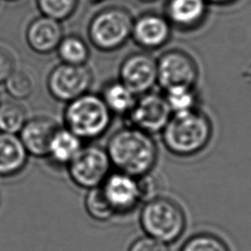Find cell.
I'll use <instances>...</instances> for the list:
<instances>
[{
  "label": "cell",
  "mask_w": 251,
  "mask_h": 251,
  "mask_svg": "<svg viewBox=\"0 0 251 251\" xmlns=\"http://www.w3.org/2000/svg\"><path fill=\"white\" fill-rule=\"evenodd\" d=\"M128 251H169V245L145 235L134 240Z\"/></svg>",
  "instance_id": "cell-26"
},
{
  "label": "cell",
  "mask_w": 251,
  "mask_h": 251,
  "mask_svg": "<svg viewBox=\"0 0 251 251\" xmlns=\"http://www.w3.org/2000/svg\"><path fill=\"white\" fill-rule=\"evenodd\" d=\"M139 222L147 236L168 245L179 239L186 226L181 206L172 198L161 195L145 201Z\"/></svg>",
  "instance_id": "cell-4"
},
{
  "label": "cell",
  "mask_w": 251,
  "mask_h": 251,
  "mask_svg": "<svg viewBox=\"0 0 251 251\" xmlns=\"http://www.w3.org/2000/svg\"><path fill=\"white\" fill-rule=\"evenodd\" d=\"M198 77V65L184 50L170 49L157 59V84L163 90L177 85L195 86Z\"/></svg>",
  "instance_id": "cell-8"
},
{
  "label": "cell",
  "mask_w": 251,
  "mask_h": 251,
  "mask_svg": "<svg viewBox=\"0 0 251 251\" xmlns=\"http://www.w3.org/2000/svg\"><path fill=\"white\" fill-rule=\"evenodd\" d=\"M105 149L116 171L134 177L152 173L159 155L153 136L130 126L113 132Z\"/></svg>",
  "instance_id": "cell-1"
},
{
  "label": "cell",
  "mask_w": 251,
  "mask_h": 251,
  "mask_svg": "<svg viewBox=\"0 0 251 251\" xmlns=\"http://www.w3.org/2000/svg\"><path fill=\"white\" fill-rule=\"evenodd\" d=\"M208 10L205 0H166L163 15L173 28L189 32L202 26Z\"/></svg>",
  "instance_id": "cell-13"
},
{
  "label": "cell",
  "mask_w": 251,
  "mask_h": 251,
  "mask_svg": "<svg viewBox=\"0 0 251 251\" xmlns=\"http://www.w3.org/2000/svg\"><path fill=\"white\" fill-rule=\"evenodd\" d=\"M208 5H214V6H226L229 4H232L236 2L237 0H205Z\"/></svg>",
  "instance_id": "cell-28"
},
{
  "label": "cell",
  "mask_w": 251,
  "mask_h": 251,
  "mask_svg": "<svg viewBox=\"0 0 251 251\" xmlns=\"http://www.w3.org/2000/svg\"><path fill=\"white\" fill-rule=\"evenodd\" d=\"M28 156L19 135L0 131V176L21 173L27 164Z\"/></svg>",
  "instance_id": "cell-16"
},
{
  "label": "cell",
  "mask_w": 251,
  "mask_h": 251,
  "mask_svg": "<svg viewBox=\"0 0 251 251\" xmlns=\"http://www.w3.org/2000/svg\"><path fill=\"white\" fill-rule=\"evenodd\" d=\"M169 153L179 158L193 157L202 152L213 136V124L202 110L174 114L160 132Z\"/></svg>",
  "instance_id": "cell-2"
},
{
  "label": "cell",
  "mask_w": 251,
  "mask_h": 251,
  "mask_svg": "<svg viewBox=\"0 0 251 251\" xmlns=\"http://www.w3.org/2000/svg\"><path fill=\"white\" fill-rule=\"evenodd\" d=\"M83 141L71 130L58 127L52 137L48 157L58 165L67 166L83 146Z\"/></svg>",
  "instance_id": "cell-17"
},
{
  "label": "cell",
  "mask_w": 251,
  "mask_h": 251,
  "mask_svg": "<svg viewBox=\"0 0 251 251\" xmlns=\"http://www.w3.org/2000/svg\"><path fill=\"white\" fill-rule=\"evenodd\" d=\"M14 70L15 65L13 57L7 50L0 48V84L5 82Z\"/></svg>",
  "instance_id": "cell-27"
},
{
  "label": "cell",
  "mask_w": 251,
  "mask_h": 251,
  "mask_svg": "<svg viewBox=\"0 0 251 251\" xmlns=\"http://www.w3.org/2000/svg\"><path fill=\"white\" fill-rule=\"evenodd\" d=\"M173 27L163 14L145 12L134 18L130 38L144 51H154L165 46L171 38Z\"/></svg>",
  "instance_id": "cell-12"
},
{
  "label": "cell",
  "mask_w": 251,
  "mask_h": 251,
  "mask_svg": "<svg viewBox=\"0 0 251 251\" xmlns=\"http://www.w3.org/2000/svg\"><path fill=\"white\" fill-rule=\"evenodd\" d=\"M113 115L126 117L133 107L137 96L121 80H111L104 84L100 94Z\"/></svg>",
  "instance_id": "cell-18"
},
{
  "label": "cell",
  "mask_w": 251,
  "mask_h": 251,
  "mask_svg": "<svg viewBox=\"0 0 251 251\" xmlns=\"http://www.w3.org/2000/svg\"><path fill=\"white\" fill-rule=\"evenodd\" d=\"M79 0H35L42 16L59 22L70 19L76 11Z\"/></svg>",
  "instance_id": "cell-23"
},
{
  "label": "cell",
  "mask_w": 251,
  "mask_h": 251,
  "mask_svg": "<svg viewBox=\"0 0 251 251\" xmlns=\"http://www.w3.org/2000/svg\"><path fill=\"white\" fill-rule=\"evenodd\" d=\"M92 82V71L86 64L60 63L48 75L47 89L54 99L68 103L89 92Z\"/></svg>",
  "instance_id": "cell-7"
},
{
  "label": "cell",
  "mask_w": 251,
  "mask_h": 251,
  "mask_svg": "<svg viewBox=\"0 0 251 251\" xmlns=\"http://www.w3.org/2000/svg\"><path fill=\"white\" fill-rule=\"evenodd\" d=\"M139 2H142V3H153V2H157L159 0H137Z\"/></svg>",
  "instance_id": "cell-29"
},
{
  "label": "cell",
  "mask_w": 251,
  "mask_h": 251,
  "mask_svg": "<svg viewBox=\"0 0 251 251\" xmlns=\"http://www.w3.org/2000/svg\"><path fill=\"white\" fill-rule=\"evenodd\" d=\"M119 80L136 96L152 91L157 84V59L144 50L128 54L120 65Z\"/></svg>",
  "instance_id": "cell-10"
},
{
  "label": "cell",
  "mask_w": 251,
  "mask_h": 251,
  "mask_svg": "<svg viewBox=\"0 0 251 251\" xmlns=\"http://www.w3.org/2000/svg\"><path fill=\"white\" fill-rule=\"evenodd\" d=\"M179 251H230L227 244L218 235L200 232L190 236Z\"/></svg>",
  "instance_id": "cell-24"
},
{
  "label": "cell",
  "mask_w": 251,
  "mask_h": 251,
  "mask_svg": "<svg viewBox=\"0 0 251 251\" xmlns=\"http://www.w3.org/2000/svg\"><path fill=\"white\" fill-rule=\"evenodd\" d=\"M27 121L25 107L16 101L0 102V131L18 134Z\"/></svg>",
  "instance_id": "cell-21"
},
{
  "label": "cell",
  "mask_w": 251,
  "mask_h": 251,
  "mask_svg": "<svg viewBox=\"0 0 251 251\" xmlns=\"http://www.w3.org/2000/svg\"><path fill=\"white\" fill-rule=\"evenodd\" d=\"M101 188L116 214L128 213L142 201L138 177L119 171L110 173Z\"/></svg>",
  "instance_id": "cell-11"
},
{
  "label": "cell",
  "mask_w": 251,
  "mask_h": 251,
  "mask_svg": "<svg viewBox=\"0 0 251 251\" xmlns=\"http://www.w3.org/2000/svg\"><path fill=\"white\" fill-rule=\"evenodd\" d=\"M7 93L15 100L27 99L33 91L30 75L23 71L14 70L4 82Z\"/></svg>",
  "instance_id": "cell-25"
},
{
  "label": "cell",
  "mask_w": 251,
  "mask_h": 251,
  "mask_svg": "<svg viewBox=\"0 0 251 251\" xmlns=\"http://www.w3.org/2000/svg\"><path fill=\"white\" fill-rule=\"evenodd\" d=\"M56 51L62 63L71 65H85L90 56L86 42L75 34L63 36Z\"/></svg>",
  "instance_id": "cell-20"
},
{
  "label": "cell",
  "mask_w": 251,
  "mask_h": 251,
  "mask_svg": "<svg viewBox=\"0 0 251 251\" xmlns=\"http://www.w3.org/2000/svg\"><path fill=\"white\" fill-rule=\"evenodd\" d=\"M90 2H92L93 4H97V3H99V2H101V1H103V0H89Z\"/></svg>",
  "instance_id": "cell-30"
},
{
  "label": "cell",
  "mask_w": 251,
  "mask_h": 251,
  "mask_svg": "<svg viewBox=\"0 0 251 251\" xmlns=\"http://www.w3.org/2000/svg\"><path fill=\"white\" fill-rule=\"evenodd\" d=\"M63 36L64 30L61 22L42 15L34 18L25 30L28 47L38 54H49L56 51Z\"/></svg>",
  "instance_id": "cell-15"
},
{
  "label": "cell",
  "mask_w": 251,
  "mask_h": 251,
  "mask_svg": "<svg viewBox=\"0 0 251 251\" xmlns=\"http://www.w3.org/2000/svg\"><path fill=\"white\" fill-rule=\"evenodd\" d=\"M73 182L85 189L101 186L111 173L112 164L105 148L94 144L83 145L66 166Z\"/></svg>",
  "instance_id": "cell-6"
},
{
  "label": "cell",
  "mask_w": 251,
  "mask_h": 251,
  "mask_svg": "<svg viewBox=\"0 0 251 251\" xmlns=\"http://www.w3.org/2000/svg\"><path fill=\"white\" fill-rule=\"evenodd\" d=\"M84 207L92 219L100 222L107 221L116 214L105 197L101 186L87 189L84 198Z\"/></svg>",
  "instance_id": "cell-22"
},
{
  "label": "cell",
  "mask_w": 251,
  "mask_h": 251,
  "mask_svg": "<svg viewBox=\"0 0 251 251\" xmlns=\"http://www.w3.org/2000/svg\"><path fill=\"white\" fill-rule=\"evenodd\" d=\"M6 1H17V0H6Z\"/></svg>",
  "instance_id": "cell-31"
},
{
  "label": "cell",
  "mask_w": 251,
  "mask_h": 251,
  "mask_svg": "<svg viewBox=\"0 0 251 251\" xmlns=\"http://www.w3.org/2000/svg\"><path fill=\"white\" fill-rule=\"evenodd\" d=\"M172 115L164 94L149 91L137 96L133 107L125 118L126 126L152 135L163 130Z\"/></svg>",
  "instance_id": "cell-9"
},
{
  "label": "cell",
  "mask_w": 251,
  "mask_h": 251,
  "mask_svg": "<svg viewBox=\"0 0 251 251\" xmlns=\"http://www.w3.org/2000/svg\"><path fill=\"white\" fill-rule=\"evenodd\" d=\"M113 114L100 95L87 92L67 103L64 126L83 140L100 138L109 129Z\"/></svg>",
  "instance_id": "cell-3"
},
{
  "label": "cell",
  "mask_w": 251,
  "mask_h": 251,
  "mask_svg": "<svg viewBox=\"0 0 251 251\" xmlns=\"http://www.w3.org/2000/svg\"><path fill=\"white\" fill-rule=\"evenodd\" d=\"M172 114H181L198 109L199 96L195 86L177 85L163 90Z\"/></svg>",
  "instance_id": "cell-19"
},
{
  "label": "cell",
  "mask_w": 251,
  "mask_h": 251,
  "mask_svg": "<svg viewBox=\"0 0 251 251\" xmlns=\"http://www.w3.org/2000/svg\"><path fill=\"white\" fill-rule=\"evenodd\" d=\"M58 127L53 119L37 116L27 119L19 132V137L28 155L37 158L48 157L49 146Z\"/></svg>",
  "instance_id": "cell-14"
},
{
  "label": "cell",
  "mask_w": 251,
  "mask_h": 251,
  "mask_svg": "<svg viewBox=\"0 0 251 251\" xmlns=\"http://www.w3.org/2000/svg\"><path fill=\"white\" fill-rule=\"evenodd\" d=\"M133 20L130 11L125 7H105L90 19L87 26L88 38L102 52L116 51L130 39Z\"/></svg>",
  "instance_id": "cell-5"
}]
</instances>
